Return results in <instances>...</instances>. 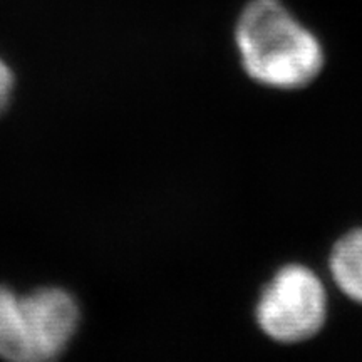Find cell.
<instances>
[{
    "instance_id": "cell-5",
    "label": "cell",
    "mask_w": 362,
    "mask_h": 362,
    "mask_svg": "<svg viewBox=\"0 0 362 362\" xmlns=\"http://www.w3.org/2000/svg\"><path fill=\"white\" fill-rule=\"evenodd\" d=\"M13 89V74L8 69L6 62L0 59V111H4V107L7 106L11 101Z\"/></svg>"
},
{
    "instance_id": "cell-4",
    "label": "cell",
    "mask_w": 362,
    "mask_h": 362,
    "mask_svg": "<svg viewBox=\"0 0 362 362\" xmlns=\"http://www.w3.org/2000/svg\"><path fill=\"white\" fill-rule=\"evenodd\" d=\"M327 265L339 291L362 305V226L336 240L329 252Z\"/></svg>"
},
{
    "instance_id": "cell-2",
    "label": "cell",
    "mask_w": 362,
    "mask_h": 362,
    "mask_svg": "<svg viewBox=\"0 0 362 362\" xmlns=\"http://www.w3.org/2000/svg\"><path fill=\"white\" fill-rule=\"evenodd\" d=\"M79 325L71 293L47 287L29 296L0 287V357L13 362L56 359Z\"/></svg>"
},
{
    "instance_id": "cell-3",
    "label": "cell",
    "mask_w": 362,
    "mask_h": 362,
    "mask_svg": "<svg viewBox=\"0 0 362 362\" xmlns=\"http://www.w3.org/2000/svg\"><path fill=\"white\" fill-rule=\"evenodd\" d=\"M327 312V291L319 275L302 264H287L262 287L255 322L270 341L291 346L315 337Z\"/></svg>"
},
{
    "instance_id": "cell-1",
    "label": "cell",
    "mask_w": 362,
    "mask_h": 362,
    "mask_svg": "<svg viewBox=\"0 0 362 362\" xmlns=\"http://www.w3.org/2000/svg\"><path fill=\"white\" fill-rule=\"evenodd\" d=\"M235 45L245 74L269 89H304L325 66L320 39L282 0H248L235 24Z\"/></svg>"
}]
</instances>
